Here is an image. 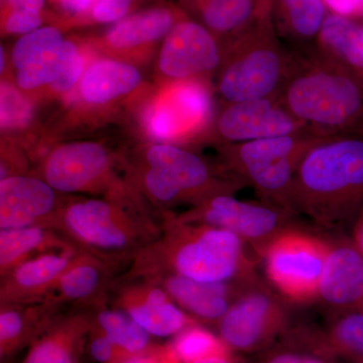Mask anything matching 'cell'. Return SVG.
<instances>
[{"mask_svg":"<svg viewBox=\"0 0 363 363\" xmlns=\"http://www.w3.org/2000/svg\"><path fill=\"white\" fill-rule=\"evenodd\" d=\"M362 363H363V362Z\"/></svg>","mask_w":363,"mask_h":363,"instance_id":"49","label":"cell"},{"mask_svg":"<svg viewBox=\"0 0 363 363\" xmlns=\"http://www.w3.org/2000/svg\"><path fill=\"white\" fill-rule=\"evenodd\" d=\"M94 0H59L60 6L70 14H79L84 13Z\"/></svg>","mask_w":363,"mask_h":363,"instance_id":"43","label":"cell"},{"mask_svg":"<svg viewBox=\"0 0 363 363\" xmlns=\"http://www.w3.org/2000/svg\"><path fill=\"white\" fill-rule=\"evenodd\" d=\"M0 58H1V64H0V66H1V72H2V71H4V48H1V57H0Z\"/></svg>","mask_w":363,"mask_h":363,"instance_id":"47","label":"cell"},{"mask_svg":"<svg viewBox=\"0 0 363 363\" xmlns=\"http://www.w3.org/2000/svg\"><path fill=\"white\" fill-rule=\"evenodd\" d=\"M80 252L45 253L16 267L1 278L0 305L42 302Z\"/></svg>","mask_w":363,"mask_h":363,"instance_id":"18","label":"cell"},{"mask_svg":"<svg viewBox=\"0 0 363 363\" xmlns=\"http://www.w3.org/2000/svg\"><path fill=\"white\" fill-rule=\"evenodd\" d=\"M107 302L123 310L156 337L177 335L197 320L182 310L159 284L142 276H117L109 288Z\"/></svg>","mask_w":363,"mask_h":363,"instance_id":"10","label":"cell"},{"mask_svg":"<svg viewBox=\"0 0 363 363\" xmlns=\"http://www.w3.org/2000/svg\"><path fill=\"white\" fill-rule=\"evenodd\" d=\"M330 245L310 234L286 229L267 245L262 257L267 278L294 302L319 296L320 283Z\"/></svg>","mask_w":363,"mask_h":363,"instance_id":"8","label":"cell"},{"mask_svg":"<svg viewBox=\"0 0 363 363\" xmlns=\"http://www.w3.org/2000/svg\"><path fill=\"white\" fill-rule=\"evenodd\" d=\"M78 248L59 231L45 227L0 230V278L28 260Z\"/></svg>","mask_w":363,"mask_h":363,"instance_id":"20","label":"cell"},{"mask_svg":"<svg viewBox=\"0 0 363 363\" xmlns=\"http://www.w3.org/2000/svg\"><path fill=\"white\" fill-rule=\"evenodd\" d=\"M47 182L16 175L0 182V229L52 228L65 203Z\"/></svg>","mask_w":363,"mask_h":363,"instance_id":"15","label":"cell"},{"mask_svg":"<svg viewBox=\"0 0 363 363\" xmlns=\"http://www.w3.org/2000/svg\"><path fill=\"white\" fill-rule=\"evenodd\" d=\"M293 215L267 203L243 202L230 194H221L176 217L187 223L204 224L230 231L262 257L271 241L286 230Z\"/></svg>","mask_w":363,"mask_h":363,"instance_id":"9","label":"cell"},{"mask_svg":"<svg viewBox=\"0 0 363 363\" xmlns=\"http://www.w3.org/2000/svg\"><path fill=\"white\" fill-rule=\"evenodd\" d=\"M277 99L318 138L363 135V81L318 47L291 52Z\"/></svg>","mask_w":363,"mask_h":363,"instance_id":"1","label":"cell"},{"mask_svg":"<svg viewBox=\"0 0 363 363\" xmlns=\"http://www.w3.org/2000/svg\"><path fill=\"white\" fill-rule=\"evenodd\" d=\"M117 272L90 253L80 252L42 302L59 308H93L107 301Z\"/></svg>","mask_w":363,"mask_h":363,"instance_id":"19","label":"cell"},{"mask_svg":"<svg viewBox=\"0 0 363 363\" xmlns=\"http://www.w3.org/2000/svg\"><path fill=\"white\" fill-rule=\"evenodd\" d=\"M319 348L325 353H363V314L340 320L320 341Z\"/></svg>","mask_w":363,"mask_h":363,"instance_id":"33","label":"cell"},{"mask_svg":"<svg viewBox=\"0 0 363 363\" xmlns=\"http://www.w3.org/2000/svg\"><path fill=\"white\" fill-rule=\"evenodd\" d=\"M288 32L306 44L318 38L326 16L323 0H281Z\"/></svg>","mask_w":363,"mask_h":363,"instance_id":"29","label":"cell"},{"mask_svg":"<svg viewBox=\"0 0 363 363\" xmlns=\"http://www.w3.org/2000/svg\"><path fill=\"white\" fill-rule=\"evenodd\" d=\"M58 28L45 26L21 37L14 45L11 60L18 70L40 58L64 42Z\"/></svg>","mask_w":363,"mask_h":363,"instance_id":"32","label":"cell"},{"mask_svg":"<svg viewBox=\"0 0 363 363\" xmlns=\"http://www.w3.org/2000/svg\"><path fill=\"white\" fill-rule=\"evenodd\" d=\"M145 124L150 135L157 140H178L179 136L184 135L180 123L169 104L152 107L147 113Z\"/></svg>","mask_w":363,"mask_h":363,"instance_id":"35","label":"cell"},{"mask_svg":"<svg viewBox=\"0 0 363 363\" xmlns=\"http://www.w3.org/2000/svg\"><path fill=\"white\" fill-rule=\"evenodd\" d=\"M87 346L91 357L99 363H121L131 357L112 342L95 324L91 329Z\"/></svg>","mask_w":363,"mask_h":363,"instance_id":"36","label":"cell"},{"mask_svg":"<svg viewBox=\"0 0 363 363\" xmlns=\"http://www.w3.org/2000/svg\"><path fill=\"white\" fill-rule=\"evenodd\" d=\"M61 312L45 302L0 305V353L7 357L33 342L52 317Z\"/></svg>","mask_w":363,"mask_h":363,"instance_id":"22","label":"cell"},{"mask_svg":"<svg viewBox=\"0 0 363 363\" xmlns=\"http://www.w3.org/2000/svg\"><path fill=\"white\" fill-rule=\"evenodd\" d=\"M320 140L304 130L226 145L222 152L225 169L241 183L252 186L264 203L291 212L294 177L306 152Z\"/></svg>","mask_w":363,"mask_h":363,"instance_id":"5","label":"cell"},{"mask_svg":"<svg viewBox=\"0 0 363 363\" xmlns=\"http://www.w3.org/2000/svg\"><path fill=\"white\" fill-rule=\"evenodd\" d=\"M52 229L118 274L159 240L162 216L130 196L66 202Z\"/></svg>","mask_w":363,"mask_h":363,"instance_id":"3","label":"cell"},{"mask_svg":"<svg viewBox=\"0 0 363 363\" xmlns=\"http://www.w3.org/2000/svg\"><path fill=\"white\" fill-rule=\"evenodd\" d=\"M142 82L135 67L114 60L95 62L86 70L80 83V94L91 104H104L128 94Z\"/></svg>","mask_w":363,"mask_h":363,"instance_id":"23","label":"cell"},{"mask_svg":"<svg viewBox=\"0 0 363 363\" xmlns=\"http://www.w3.org/2000/svg\"><path fill=\"white\" fill-rule=\"evenodd\" d=\"M203 2V6H204L205 4H207L208 1H210V0H201Z\"/></svg>","mask_w":363,"mask_h":363,"instance_id":"48","label":"cell"},{"mask_svg":"<svg viewBox=\"0 0 363 363\" xmlns=\"http://www.w3.org/2000/svg\"><path fill=\"white\" fill-rule=\"evenodd\" d=\"M290 61L291 52L262 21L234 40L221 63L219 93L228 104L278 98Z\"/></svg>","mask_w":363,"mask_h":363,"instance_id":"7","label":"cell"},{"mask_svg":"<svg viewBox=\"0 0 363 363\" xmlns=\"http://www.w3.org/2000/svg\"><path fill=\"white\" fill-rule=\"evenodd\" d=\"M121 363H182L177 357L175 351L172 348L171 344L162 346V347H155L154 350L145 353L128 358Z\"/></svg>","mask_w":363,"mask_h":363,"instance_id":"40","label":"cell"},{"mask_svg":"<svg viewBox=\"0 0 363 363\" xmlns=\"http://www.w3.org/2000/svg\"><path fill=\"white\" fill-rule=\"evenodd\" d=\"M135 0H96L92 9L93 18L98 23H117L123 20Z\"/></svg>","mask_w":363,"mask_h":363,"instance_id":"39","label":"cell"},{"mask_svg":"<svg viewBox=\"0 0 363 363\" xmlns=\"http://www.w3.org/2000/svg\"><path fill=\"white\" fill-rule=\"evenodd\" d=\"M91 310L94 324L130 357H138L154 350L150 340L152 335L123 310L107 301Z\"/></svg>","mask_w":363,"mask_h":363,"instance_id":"26","label":"cell"},{"mask_svg":"<svg viewBox=\"0 0 363 363\" xmlns=\"http://www.w3.org/2000/svg\"><path fill=\"white\" fill-rule=\"evenodd\" d=\"M319 296L329 305L351 304L363 297V259L346 247H329Z\"/></svg>","mask_w":363,"mask_h":363,"instance_id":"21","label":"cell"},{"mask_svg":"<svg viewBox=\"0 0 363 363\" xmlns=\"http://www.w3.org/2000/svg\"><path fill=\"white\" fill-rule=\"evenodd\" d=\"M363 204V135L321 138L294 177L290 210L320 225L344 220Z\"/></svg>","mask_w":363,"mask_h":363,"instance_id":"4","label":"cell"},{"mask_svg":"<svg viewBox=\"0 0 363 363\" xmlns=\"http://www.w3.org/2000/svg\"><path fill=\"white\" fill-rule=\"evenodd\" d=\"M84 66V59L81 56L77 45L71 42L61 73L51 84L52 89L60 92L70 90L82 76Z\"/></svg>","mask_w":363,"mask_h":363,"instance_id":"37","label":"cell"},{"mask_svg":"<svg viewBox=\"0 0 363 363\" xmlns=\"http://www.w3.org/2000/svg\"><path fill=\"white\" fill-rule=\"evenodd\" d=\"M43 20L40 11L30 9H13L6 16L4 30L13 35H26L40 28Z\"/></svg>","mask_w":363,"mask_h":363,"instance_id":"38","label":"cell"},{"mask_svg":"<svg viewBox=\"0 0 363 363\" xmlns=\"http://www.w3.org/2000/svg\"><path fill=\"white\" fill-rule=\"evenodd\" d=\"M195 363H245L240 358L233 357V353L228 352L225 354L215 355V357L205 358Z\"/></svg>","mask_w":363,"mask_h":363,"instance_id":"45","label":"cell"},{"mask_svg":"<svg viewBox=\"0 0 363 363\" xmlns=\"http://www.w3.org/2000/svg\"><path fill=\"white\" fill-rule=\"evenodd\" d=\"M174 25L175 16L169 9H147L117 21L106 33V42L114 49H131L166 37Z\"/></svg>","mask_w":363,"mask_h":363,"instance_id":"24","label":"cell"},{"mask_svg":"<svg viewBox=\"0 0 363 363\" xmlns=\"http://www.w3.org/2000/svg\"><path fill=\"white\" fill-rule=\"evenodd\" d=\"M240 294L218 322L220 338L231 350L253 352L266 347L285 329V310L266 291Z\"/></svg>","mask_w":363,"mask_h":363,"instance_id":"12","label":"cell"},{"mask_svg":"<svg viewBox=\"0 0 363 363\" xmlns=\"http://www.w3.org/2000/svg\"><path fill=\"white\" fill-rule=\"evenodd\" d=\"M334 13L344 16H363V0H323Z\"/></svg>","mask_w":363,"mask_h":363,"instance_id":"41","label":"cell"},{"mask_svg":"<svg viewBox=\"0 0 363 363\" xmlns=\"http://www.w3.org/2000/svg\"><path fill=\"white\" fill-rule=\"evenodd\" d=\"M357 240L360 250H362L363 252V224L362 226L360 227L359 230H358Z\"/></svg>","mask_w":363,"mask_h":363,"instance_id":"46","label":"cell"},{"mask_svg":"<svg viewBox=\"0 0 363 363\" xmlns=\"http://www.w3.org/2000/svg\"><path fill=\"white\" fill-rule=\"evenodd\" d=\"M222 52L214 35L195 21L177 23L164 37L160 71L169 78L187 80L216 70Z\"/></svg>","mask_w":363,"mask_h":363,"instance_id":"14","label":"cell"},{"mask_svg":"<svg viewBox=\"0 0 363 363\" xmlns=\"http://www.w3.org/2000/svg\"><path fill=\"white\" fill-rule=\"evenodd\" d=\"M169 344L182 363H195L231 351L220 337L198 324L177 334L173 342Z\"/></svg>","mask_w":363,"mask_h":363,"instance_id":"30","label":"cell"},{"mask_svg":"<svg viewBox=\"0 0 363 363\" xmlns=\"http://www.w3.org/2000/svg\"><path fill=\"white\" fill-rule=\"evenodd\" d=\"M264 363H328L322 358L300 353L284 352L274 355Z\"/></svg>","mask_w":363,"mask_h":363,"instance_id":"42","label":"cell"},{"mask_svg":"<svg viewBox=\"0 0 363 363\" xmlns=\"http://www.w3.org/2000/svg\"><path fill=\"white\" fill-rule=\"evenodd\" d=\"M168 104L181 124L184 135L206 128L213 116V99L209 89L203 83L191 79L174 87Z\"/></svg>","mask_w":363,"mask_h":363,"instance_id":"28","label":"cell"},{"mask_svg":"<svg viewBox=\"0 0 363 363\" xmlns=\"http://www.w3.org/2000/svg\"><path fill=\"white\" fill-rule=\"evenodd\" d=\"M32 117V108L20 93L7 84L1 85V128L14 130L26 125Z\"/></svg>","mask_w":363,"mask_h":363,"instance_id":"34","label":"cell"},{"mask_svg":"<svg viewBox=\"0 0 363 363\" xmlns=\"http://www.w3.org/2000/svg\"><path fill=\"white\" fill-rule=\"evenodd\" d=\"M11 11L13 9H30L40 11L45 6V0H6Z\"/></svg>","mask_w":363,"mask_h":363,"instance_id":"44","label":"cell"},{"mask_svg":"<svg viewBox=\"0 0 363 363\" xmlns=\"http://www.w3.org/2000/svg\"><path fill=\"white\" fill-rule=\"evenodd\" d=\"M307 130L277 98L227 105L216 121L219 138L227 145L252 142Z\"/></svg>","mask_w":363,"mask_h":363,"instance_id":"13","label":"cell"},{"mask_svg":"<svg viewBox=\"0 0 363 363\" xmlns=\"http://www.w3.org/2000/svg\"><path fill=\"white\" fill-rule=\"evenodd\" d=\"M70 45L71 42L64 40L58 47L18 70L16 83L18 87L30 90L52 84L61 73Z\"/></svg>","mask_w":363,"mask_h":363,"instance_id":"31","label":"cell"},{"mask_svg":"<svg viewBox=\"0 0 363 363\" xmlns=\"http://www.w3.org/2000/svg\"><path fill=\"white\" fill-rule=\"evenodd\" d=\"M267 0H210L202 7V18L215 33H238V38L264 20Z\"/></svg>","mask_w":363,"mask_h":363,"instance_id":"27","label":"cell"},{"mask_svg":"<svg viewBox=\"0 0 363 363\" xmlns=\"http://www.w3.org/2000/svg\"><path fill=\"white\" fill-rule=\"evenodd\" d=\"M238 235L162 214L161 238L142 250L123 274H175L203 283H252V266Z\"/></svg>","mask_w":363,"mask_h":363,"instance_id":"2","label":"cell"},{"mask_svg":"<svg viewBox=\"0 0 363 363\" xmlns=\"http://www.w3.org/2000/svg\"><path fill=\"white\" fill-rule=\"evenodd\" d=\"M318 48L347 67L363 81V26L330 14L318 35Z\"/></svg>","mask_w":363,"mask_h":363,"instance_id":"25","label":"cell"},{"mask_svg":"<svg viewBox=\"0 0 363 363\" xmlns=\"http://www.w3.org/2000/svg\"><path fill=\"white\" fill-rule=\"evenodd\" d=\"M145 164L140 185L159 206L190 203L194 207L245 185L231 174L222 175L194 152L175 145H152L145 152Z\"/></svg>","mask_w":363,"mask_h":363,"instance_id":"6","label":"cell"},{"mask_svg":"<svg viewBox=\"0 0 363 363\" xmlns=\"http://www.w3.org/2000/svg\"><path fill=\"white\" fill-rule=\"evenodd\" d=\"M142 277L159 284L182 310L198 322L205 323L218 324L236 298L250 286L240 283H203L175 274Z\"/></svg>","mask_w":363,"mask_h":363,"instance_id":"17","label":"cell"},{"mask_svg":"<svg viewBox=\"0 0 363 363\" xmlns=\"http://www.w3.org/2000/svg\"><path fill=\"white\" fill-rule=\"evenodd\" d=\"M111 157L101 145L93 142L66 143L45 160L42 179L59 193L96 192L108 189L111 198L126 196L112 185Z\"/></svg>","mask_w":363,"mask_h":363,"instance_id":"11","label":"cell"},{"mask_svg":"<svg viewBox=\"0 0 363 363\" xmlns=\"http://www.w3.org/2000/svg\"><path fill=\"white\" fill-rule=\"evenodd\" d=\"M93 324L91 308L58 313L33 339L23 363H80Z\"/></svg>","mask_w":363,"mask_h":363,"instance_id":"16","label":"cell"}]
</instances>
